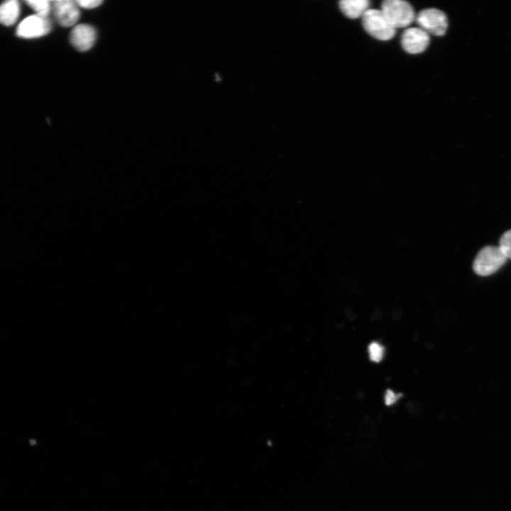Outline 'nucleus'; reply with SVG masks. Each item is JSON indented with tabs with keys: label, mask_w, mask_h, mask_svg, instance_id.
<instances>
[{
	"label": "nucleus",
	"mask_w": 511,
	"mask_h": 511,
	"mask_svg": "<svg viewBox=\"0 0 511 511\" xmlns=\"http://www.w3.org/2000/svg\"><path fill=\"white\" fill-rule=\"evenodd\" d=\"M97 32L94 27L88 24L75 26L70 32V41L79 51H87L94 44Z\"/></svg>",
	"instance_id": "nucleus-8"
},
{
	"label": "nucleus",
	"mask_w": 511,
	"mask_h": 511,
	"mask_svg": "<svg viewBox=\"0 0 511 511\" xmlns=\"http://www.w3.org/2000/svg\"><path fill=\"white\" fill-rule=\"evenodd\" d=\"M401 395L395 394L391 390H387L385 394V403L386 405L390 406L397 402Z\"/></svg>",
	"instance_id": "nucleus-15"
},
{
	"label": "nucleus",
	"mask_w": 511,
	"mask_h": 511,
	"mask_svg": "<svg viewBox=\"0 0 511 511\" xmlns=\"http://www.w3.org/2000/svg\"><path fill=\"white\" fill-rule=\"evenodd\" d=\"M53 8L55 17L62 26H72L79 20V7L76 1L57 0L53 2Z\"/></svg>",
	"instance_id": "nucleus-7"
},
{
	"label": "nucleus",
	"mask_w": 511,
	"mask_h": 511,
	"mask_svg": "<svg viewBox=\"0 0 511 511\" xmlns=\"http://www.w3.org/2000/svg\"><path fill=\"white\" fill-rule=\"evenodd\" d=\"M51 30V23L48 17L37 14L23 19L18 26L16 35L22 38H36L47 35Z\"/></svg>",
	"instance_id": "nucleus-5"
},
{
	"label": "nucleus",
	"mask_w": 511,
	"mask_h": 511,
	"mask_svg": "<svg viewBox=\"0 0 511 511\" xmlns=\"http://www.w3.org/2000/svg\"><path fill=\"white\" fill-rule=\"evenodd\" d=\"M429 34L419 27L406 28L401 37L402 48L410 54H419L424 52L429 46Z\"/></svg>",
	"instance_id": "nucleus-6"
},
{
	"label": "nucleus",
	"mask_w": 511,
	"mask_h": 511,
	"mask_svg": "<svg viewBox=\"0 0 511 511\" xmlns=\"http://www.w3.org/2000/svg\"><path fill=\"white\" fill-rule=\"evenodd\" d=\"M20 13V5L17 1L9 0L0 5V23L11 26L16 21Z\"/></svg>",
	"instance_id": "nucleus-10"
},
{
	"label": "nucleus",
	"mask_w": 511,
	"mask_h": 511,
	"mask_svg": "<svg viewBox=\"0 0 511 511\" xmlns=\"http://www.w3.org/2000/svg\"><path fill=\"white\" fill-rule=\"evenodd\" d=\"M370 1L368 0H342L339 1L341 12L348 18H357L362 17L369 9Z\"/></svg>",
	"instance_id": "nucleus-9"
},
{
	"label": "nucleus",
	"mask_w": 511,
	"mask_h": 511,
	"mask_svg": "<svg viewBox=\"0 0 511 511\" xmlns=\"http://www.w3.org/2000/svg\"><path fill=\"white\" fill-rule=\"evenodd\" d=\"M362 24L370 35L380 40H390L396 33L380 9H368L362 16Z\"/></svg>",
	"instance_id": "nucleus-2"
},
{
	"label": "nucleus",
	"mask_w": 511,
	"mask_h": 511,
	"mask_svg": "<svg viewBox=\"0 0 511 511\" xmlns=\"http://www.w3.org/2000/svg\"><path fill=\"white\" fill-rule=\"evenodd\" d=\"M384 347L377 342H372L368 346L369 358L373 362L381 361L384 356Z\"/></svg>",
	"instance_id": "nucleus-13"
},
{
	"label": "nucleus",
	"mask_w": 511,
	"mask_h": 511,
	"mask_svg": "<svg viewBox=\"0 0 511 511\" xmlns=\"http://www.w3.org/2000/svg\"><path fill=\"white\" fill-rule=\"evenodd\" d=\"M26 3L35 11V14L43 17H47L52 8L51 2L48 0H29Z\"/></svg>",
	"instance_id": "nucleus-11"
},
{
	"label": "nucleus",
	"mask_w": 511,
	"mask_h": 511,
	"mask_svg": "<svg viewBox=\"0 0 511 511\" xmlns=\"http://www.w3.org/2000/svg\"><path fill=\"white\" fill-rule=\"evenodd\" d=\"M79 7L91 9L99 6L102 1L101 0H78L76 1Z\"/></svg>",
	"instance_id": "nucleus-14"
},
{
	"label": "nucleus",
	"mask_w": 511,
	"mask_h": 511,
	"mask_svg": "<svg viewBox=\"0 0 511 511\" xmlns=\"http://www.w3.org/2000/svg\"><path fill=\"white\" fill-rule=\"evenodd\" d=\"M380 10L395 29L406 28L415 21L413 7L403 0H385L382 2Z\"/></svg>",
	"instance_id": "nucleus-1"
},
{
	"label": "nucleus",
	"mask_w": 511,
	"mask_h": 511,
	"mask_svg": "<svg viewBox=\"0 0 511 511\" xmlns=\"http://www.w3.org/2000/svg\"><path fill=\"white\" fill-rule=\"evenodd\" d=\"M498 246L505 256L511 259V229L501 236Z\"/></svg>",
	"instance_id": "nucleus-12"
},
{
	"label": "nucleus",
	"mask_w": 511,
	"mask_h": 511,
	"mask_svg": "<svg viewBox=\"0 0 511 511\" xmlns=\"http://www.w3.org/2000/svg\"><path fill=\"white\" fill-rule=\"evenodd\" d=\"M507 260L499 246H487L478 253L473 269L478 275L488 276L498 271Z\"/></svg>",
	"instance_id": "nucleus-3"
},
{
	"label": "nucleus",
	"mask_w": 511,
	"mask_h": 511,
	"mask_svg": "<svg viewBox=\"0 0 511 511\" xmlns=\"http://www.w3.org/2000/svg\"><path fill=\"white\" fill-rule=\"evenodd\" d=\"M415 21L420 28L428 34L441 36L448 27L446 14L439 9L429 8L422 10L416 16Z\"/></svg>",
	"instance_id": "nucleus-4"
}]
</instances>
